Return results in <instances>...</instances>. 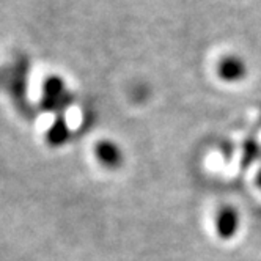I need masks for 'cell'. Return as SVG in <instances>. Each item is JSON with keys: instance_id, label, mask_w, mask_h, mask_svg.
Masks as SVG:
<instances>
[{"instance_id": "1", "label": "cell", "mask_w": 261, "mask_h": 261, "mask_svg": "<svg viewBox=\"0 0 261 261\" xmlns=\"http://www.w3.org/2000/svg\"><path fill=\"white\" fill-rule=\"evenodd\" d=\"M246 63L236 55H225L217 63V74L227 82H236L246 76Z\"/></svg>"}]
</instances>
